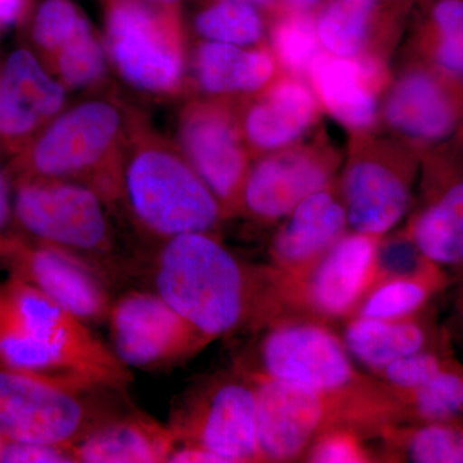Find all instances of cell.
Instances as JSON below:
<instances>
[{"mask_svg": "<svg viewBox=\"0 0 463 463\" xmlns=\"http://www.w3.org/2000/svg\"><path fill=\"white\" fill-rule=\"evenodd\" d=\"M12 183L5 169H0V237L8 233L14 222L11 197Z\"/></svg>", "mask_w": 463, "mask_h": 463, "instance_id": "ab89813d", "label": "cell"}, {"mask_svg": "<svg viewBox=\"0 0 463 463\" xmlns=\"http://www.w3.org/2000/svg\"><path fill=\"white\" fill-rule=\"evenodd\" d=\"M169 426L178 443L205 448L224 463L263 462L251 377L223 374L192 386L174 403Z\"/></svg>", "mask_w": 463, "mask_h": 463, "instance_id": "ba28073f", "label": "cell"}, {"mask_svg": "<svg viewBox=\"0 0 463 463\" xmlns=\"http://www.w3.org/2000/svg\"><path fill=\"white\" fill-rule=\"evenodd\" d=\"M154 2L161 3V5H179L181 0H154Z\"/></svg>", "mask_w": 463, "mask_h": 463, "instance_id": "ee69618b", "label": "cell"}, {"mask_svg": "<svg viewBox=\"0 0 463 463\" xmlns=\"http://www.w3.org/2000/svg\"><path fill=\"white\" fill-rule=\"evenodd\" d=\"M182 154L221 203L225 216L240 212L248 176L249 147L240 118L228 99H194L179 112Z\"/></svg>", "mask_w": 463, "mask_h": 463, "instance_id": "9c48e42d", "label": "cell"}, {"mask_svg": "<svg viewBox=\"0 0 463 463\" xmlns=\"http://www.w3.org/2000/svg\"><path fill=\"white\" fill-rule=\"evenodd\" d=\"M5 440L0 437V458H2L3 447H5Z\"/></svg>", "mask_w": 463, "mask_h": 463, "instance_id": "f6af8a7d", "label": "cell"}, {"mask_svg": "<svg viewBox=\"0 0 463 463\" xmlns=\"http://www.w3.org/2000/svg\"><path fill=\"white\" fill-rule=\"evenodd\" d=\"M457 312H458L459 318L463 322V285L459 289L458 298H457Z\"/></svg>", "mask_w": 463, "mask_h": 463, "instance_id": "7bdbcfd3", "label": "cell"}, {"mask_svg": "<svg viewBox=\"0 0 463 463\" xmlns=\"http://www.w3.org/2000/svg\"><path fill=\"white\" fill-rule=\"evenodd\" d=\"M0 263L88 325L108 322L111 282L80 259L9 231L0 237Z\"/></svg>", "mask_w": 463, "mask_h": 463, "instance_id": "30bf717a", "label": "cell"}, {"mask_svg": "<svg viewBox=\"0 0 463 463\" xmlns=\"http://www.w3.org/2000/svg\"><path fill=\"white\" fill-rule=\"evenodd\" d=\"M29 9V0H0V33L20 23Z\"/></svg>", "mask_w": 463, "mask_h": 463, "instance_id": "60d3db41", "label": "cell"}, {"mask_svg": "<svg viewBox=\"0 0 463 463\" xmlns=\"http://www.w3.org/2000/svg\"><path fill=\"white\" fill-rule=\"evenodd\" d=\"M108 51L94 27L67 43L48 70L67 90H99L108 78Z\"/></svg>", "mask_w": 463, "mask_h": 463, "instance_id": "f1b7e54d", "label": "cell"}, {"mask_svg": "<svg viewBox=\"0 0 463 463\" xmlns=\"http://www.w3.org/2000/svg\"><path fill=\"white\" fill-rule=\"evenodd\" d=\"M390 440L403 461L463 463V421L420 423Z\"/></svg>", "mask_w": 463, "mask_h": 463, "instance_id": "1f68e13d", "label": "cell"}, {"mask_svg": "<svg viewBox=\"0 0 463 463\" xmlns=\"http://www.w3.org/2000/svg\"><path fill=\"white\" fill-rule=\"evenodd\" d=\"M154 286L206 346L248 323L268 321L276 307L273 270L257 272L214 233H187L161 243Z\"/></svg>", "mask_w": 463, "mask_h": 463, "instance_id": "6da1fadb", "label": "cell"}, {"mask_svg": "<svg viewBox=\"0 0 463 463\" xmlns=\"http://www.w3.org/2000/svg\"><path fill=\"white\" fill-rule=\"evenodd\" d=\"M265 17L272 20L274 17L286 14V0H251Z\"/></svg>", "mask_w": 463, "mask_h": 463, "instance_id": "b9f144b4", "label": "cell"}, {"mask_svg": "<svg viewBox=\"0 0 463 463\" xmlns=\"http://www.w3.org/2000/svg\"><path fill=\"white\" fill-rule=\"evenodd\" d=\"M270 42L276 60L294 75L309 72L319 53L315 14H288L270 20Z\"/></svg>", "mask_w": 463, "mask_h": 463, "instance_id": "836d02e7", "label": "cell"}, {"mask_svg": "<svg viewBox=\"0 0 463 463\" xmlns=\"http://www.w3.org/2000/svg\"><path fill=\"white\" fill-rule=\"evenodd\" d=\"M443 270L431 264L408 232L377 242L376 282L390 279H443ZM374 282V283H376Z\"/></svg>", "mask_w": 463, "mask_h": 463, "instance_id": "e575fe53", "label": "cell"}, {"mask_svg": "<svg viewBox=\"0 0 463 463\" xmlns=\"http://www.w3.org/2000/svg\"><path fill=\"white\" fill-rule=\"evenodd\" d=\"M118 205L146 236L161 243L187 233H214L221 203L178 145L142 125L118 166Z\"/></svg>", "mask_w": 463, "mask_h": 463, "instance_id": "3957f363", "label": "cell"}, {"mask_svg": "<svg viewBox=\"0 0 463 463\" xmlns=\"http://www.w3.org/2000/svg\"><path fill=\"white\" fill-rule=\"evenodd\" d=\"M443 279H390L374 283L354 316L374 319L414 317L430 300Z\"/></svg>", "mask_w": 463, "mask_h": 463, "instance_id": "f546056e", "label": "cell"}, {"mask_svg": "<svg viewBox=\"0 0 463 463\" xmlns=\"http://www.w3.org/2000/svg\"><path fill=\"white\" fill-rule=\"evenodd\" d=\"M12 212L27 239L69 252L111 282L120 276L118 241L108 201L79 182L54 179L12 181Z\"/></svg>", "mask_w": 463, "mask_h": 463, "instance_id": "277c9868", "label": "cell"}, {"mask_svg": "<svg viewBox=\"0 0 463 463\" xmlns=\"http://www.w3.org/2000/svg\"><path fill=\"white\" fill-rule=\"evenodd\" d=\"M257 397L258 438L261 458L288 462L307 448L332 422L347 417L336 401L300 383L252 374Z\"/></svg>", "mask_w": 463, "mask_h": 463, "instance_id": "4fadbf2b", "label": "cell"}, {"mask_svg": "<svg viewBox=\"0 0 463 463\" xmlns=\"http://www.w3.org/2000/svg\"><path fill=\"white\" fill-rule=\"evenodd\" d=\"M67 90L30 48L0 61V149L14 156L63 109Z\"/></svg>", "mask_w": 463, "mask_h": 463, "instance_id": "e0dca14e", "label": "cell"}, {"mask_svg": "<svg viewBox=\"0 0 463 463\" xmlns=\"http://www.w3.org/2000/svg\"><path fill=\"white\" fill-rule=\"evenodd\" d=\"M109 63L134 90L170 99L185 87L187 41L179 5L105 0Z\"/></svg>", "mask_w": 463, "mask_h": 463, "instance_id": "8992f818", "label": "cell"}, {"mask_svg": "<svg viewBox=\"0 0 463 463\" xmlns=\"http://www.w3.org/2000/svg\"><path fill=\"white\" fill-rule=\"evenodd\" d=\"M449 364L446 356L429 347L397 359L381 373L395 394L402 395L425 385Z\"/></svg>", "mask_w": 463, "mask_h": 463, "instance_id": "d590c367", "label": "cell"}, {"mask_svg": "<svg viewBox=\"0 0 463 463\" xmlns=\"http://www.w3.org/2000/svg\"><path fill=\"white\" fill-rule=\"evenodd\" d=\"M197 87L212 99L255 96L270 83L276 58L265 48L203 41L194 53Z\"/></svg>", "mask_w": 463, "mask_h": 463, "instance_id": "cb8c5ba5", "label": "cell"}, {"mask_svg": "<svg viewBox=\"0 0 463 463\" xmlns=\"http://www.w3.org/2000/svg\"><path fill=\"white\" fill-rule=\"evenodd\" d=\"M431 335L425 323L404 319H374L354 316L347 323L343 343L350 356L374 373L399 358L430 347Z\"/></svg>", "mask_w": 463, "mask_h": 463, "instance_id": "484cf974", "label": "cell"}, {"mask_svg": "<svg viewBox=\"0 0 463 463\" xmlns=\"http://www.w3.org/2000/svg\"><path fill=\"white\" fill-rule=\"evenodd\" d=\"M259 361L260 374L317 390L349 407L356 422L392 410L385 395L364 385L343 340L319 323L277 322L261 340Z\"/></svg>", "mask_w": 463, "mask_h": 463, "instance_id": "52a82bcc", "label": "cell"}, {"mask_svg": "<svg viewBox=\"0 0 463 463\" xmlns=\"http://www.w3.org/2000/svg\"><path fill=\"white\" fill-rule=\"evenodd\" d=\"M170 463H224L221 457L205 448L194 444H176L169 458Z\"/></svg>", "mask_w": 463, "mask_h": 463, "instance_id": "f35d334b", "label": "cell"}, {"mask_svg": "<svg viewBox=\"0 0 463 463\" xmlns=\"http://www.w3.org/2000/svg\"><path fill=\"white\" fill-rule=\"evenodd\" d=\"M265 23L251 0H196L194 26L203 41L255 47L263 41Z\"/></svg>", "mask_w": 463, "mask_h": 463, "instance_id": "83f0119b", "label": "cell"}, {"mask_svg": "<svg viewBox=\"0 0 463 463\" xmlns=\"http://www.w3.org/2000/svg\"><path fill=\"white\" fill-rule=\"evenodd\" d=\"M90 27L83 11L70 0H43L30 24L33 53L48 67L67 43Z\"/></svg>", "mask_w": 463, "mask_h": 463, "instance_id": "4dcf8cb0", "label": "cell"}, {"mask_svg": "<svg viewBox=\"0 0 463 463\" xmlns=\"http://www.w3.org/2000/svg\"><path fill=\"white\" fill-rule=\"evenodd\" d=\"M270 245L273 270L281 279L307 272L345 234L343 200L328 188L310 194L288 216Z\"/></svg>", "mask_w": 463, "mask_h": 463, "instance_id": "d6986e66", "label": "cell"}, {"mask_svg": "<svg viewBox=\"0 0 463 463\" xmlns=\"http://www.w3.org/2000/svg\"><path fill=\"white\" fill-rule=\"evenodd\" d=\"M379 239L353 232L343 237L298 279H279V295L288 292L309 312L323 318L354 315L376 282Z\"/></svg>", "mask_w": 463, "mask_h": 463, "instance_id": "2e32d148", "label": "cell"}, {"mask_svg": "<svg viewBox=\"0 0 463 463\" xmlns=\"http://www.w3.org/2000/svg\"><path fill=\"white\" fill-rule=\"evenodd\" d=\"M315 96L295 79H283L255 94L239 114L248 147L255 154H270L297 142L315 123Z\"/></svg>", "mask_w": 463, "mask_h": 463, "instance_id": "7402d4cb", "label": "cell"}, {"mask_svg": "<svg viewBox=\"0 0 463 463\" xmlns=\"http://www.w3.org/2000/svg\"><path fill=\"white\" fill-rule=\"evenodd\" d=\"M125 392L14 370L0 364V437L72 446L127 407Z\"/></svg>", "mask_w": 463, "mask_h": 463, "instance_id": "5b68a950", "label": "cell"}, {"mask_svg": "<svg viewBox=\"0 0 463 463\" xmlns=\"http://www.w3.org/2000/svg\"><path fill=\"white\" fill-rule=\"evenodd\" d=\"M307 458L316 463H364L371 457L362 444L361 438L350 428L326 429L312 446L307 448Z\"/></svg>", "mask_w": 463, "mask_h": 463, "instance_id": "8d00e7d4", "label": "cell"}, {"mask_svg": "<svg viewBox=\"0 0 463 463\" xmlns=\"http://www.w3.org/2000/svg\"><path fill=\"white\" fill-rule=\"evenodd\" d=\"M0 462L7 463H78L71 446L24 443L5 440Z\"/></svg>", "mask_w": 463, "mask_h": 463, "instance_id": "74e56055", "label": "cell"}, {"mask_svg": "<svg viewBox=\"0 0 463 463\" xmlns=\"http://www.w3.org/2000/svg\"><path fill=\"white\" fill-rule=\"evenodd\" d=\"M332 157L319 149H279L265 154L250 166L240 212L258 222L286 218L310 194L330 188Z\"/></svg>", "mask_w": 463, "mask_h": 463, "instance_id": "ac0fdd59", "label": "cell"}, {"mask_svg": "<svg viewBox=\"0 0 463 463\" xmlns=\"http://www.w3.org/2000/svg\"><path fill=\"white\" fill-rule=\"evenodd\" d=\"M385 118L422 154L446 145L463 136V84L420 61L390 91Z\"/></svg>", "mask_w": 463, "mask_h": 463, "instance_id": "9a60e30c", "label": "cell"}, {"mask_svg": "<svg viewBox=\"0 0 463 463\" xmlns=\"http://www.w3.org/2000/svg\"><path fill=\"white\" fill-rule=\"evenodd\" d=\"M416 421H463V370L449 364L425 385L399 395Z\"/></svg>", "mask_w": 463, "mask_h": 463, "instance_id": "d6a6232c", "label": "cell"}, {"mask_svg": "<svg viewBox=\"0 0 463 463\" xmlns=\"http://www.w3.org/2000/svg\"><path fill=\"white\" fill-rule=\"evenodd\" d=\"M147 123L112 91L66 106L5 167L9 179L83 183L118 206V166L128 142Z\"/></svg>", "mask_w": 463, "mask_h": 463, "instance_id": "7a4b0ae2", "label": "cell"}, {"mask_svg": "<svg viewBox=\"0 0 463 463\" xmlns=\"http://www.w3.org/2000/svg\"><path fill=\"white\" fill-rule=\"evenodd\" d=\"M12 288L9 279L0 282V364L51 379L103 386L58 364L39 343L32 321Z\"/></svg>", "mask_w": 463, "mask_h": 463, "instance_id": "d4e9b609", "label": "cell"}, {"mask_svg": "<svg viewBox=\"0 0 463 463\" xmlns=\"http://www.w3.org/2000/svg\"><path fill=\"white\" fill-rule=\"evenodd\" d=\"M422 152L411 147L394 160L362 151L350 160L341 182L347 224L353 231L381 237L404 218L412 203V185Z\"/></svg>", "mask_w": 463, "mask_h": 463, "instance_id": "5bb4252c", "label": "cell"}, {"mask_svg": "<svg viewBox=\"0 0 463 463\" xmlns=\"http://www.w3.org/2000/svg\"><path fill=\"white\" fill-rule=\"evenodd\" d=\"M317 99L349 129H371L379 116L383 70L373 57H341L319 52L309 69Z\"/></svg>", "mask_w": 463, "mask_h": 463, "instance_id": "ffe728a7", "label": "cell"}, {"mask_svg": "<svg viewBox=\"0 0 463 463\" xmlns=\"http://www.w3.org/2000/svg\"><path fill=\"white\" fill-rule=\"evenodd\" d=\"M176 444L169 423L127 405L94 426L71 449L78 463H167Z\"/></svg>", "mask_w": 463, "mask_h": 463, "instance_id": "44dd1931", "label": "cell"}, {"mask_svg": "<svg viewBox=\"0 0 463 463\" xmlns=\"http://www.w3.org/2000/svg\"><path fill=\"white\" fill-rule=\"evenodd\" d=\"M422 157L421 203L407 232L439 269L463 270V136Z\"/></svg>", "mask_w": 463, "mask_h": 463, "instance_id": "7c38bea8", "label": "cell"}, {"mask_svg": "<svg viewBox=\"0 0 463 463\" xmlns=\"http://www.w3.org/2000/svg\"><path fill=\"white\" fill-rule=\"evenodd\" d=\"M419 0H323L315 14L317 33L326 52L361 57L368 43L397 29Z\"/></svg>", "mask_w": 463, "mask_h": 463, "instance_id": "603a6c76", "label": "cell"}, {"mask_svg": "<svg viewBox=\"0 0 463 463\" xmlns=\"http://www.w3.org/2000/svg\"><path fill=\"white\" fill-rule=\"evenodd\" d=\"M111 349L128 368L172 367L203 349L187 322L155 291L115 298L109 313Z\"/></svg>", "mask_w": 463, "mask_h": 463, "instance_id": "8fae6325", "label": "cell"}, {"mask_svg": "<svg viewBox=\"0 0 463 463\" xmlns=\"http://www.w3.org/2000/svg\"><path fill=\"white\" fill-rule=\"evenodd\" d=\"M426 3L420 42L423 62L463 84V0Z\"/></svg>", "mask_w": 463, "mask_h": 463, "instance_id": "4316f807", "label": "cell"}]
</instances>
